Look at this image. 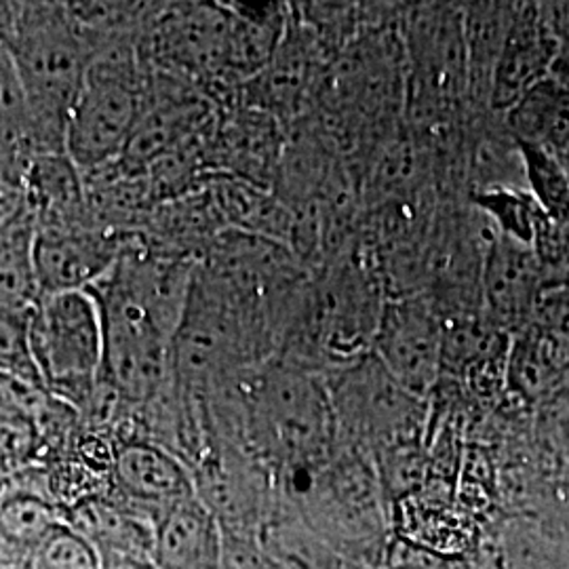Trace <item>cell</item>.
<instances>
[{
    "label": "cell",
    "instance_id": "obj_1",
    "mask_svg": "<svg viewBox=\"0 0 569 569\" xmlns=\"http://www.w3.org/2000/svg\"><path fill=\"white\" fill-rule=\"evenodd\" d=\"M244 401L253 446L284 475L321 467L338 448L326 376L277 357L251 371Z\"/></svg>",
    "mask_w": 569,
    "mask_h": 569
},
{
    "label": "cell",
    "instance_id": "obj_2",
    "mask_svg": "<svg viewBox=\"0 0 569 569\" xmlns=\"http://www.w3.org/2000/svg\"><path fill=\"white\" fill-rule=\"evenodd\" d=\"M399 30L406 51L407 127L432 136L460 124L465 112L475 110L462 4H403Z\"/></svg>",
    "mask_w": 569,
    "mask_h": 569
},
{
    "label": "cell",
    "instance_id": "obj_3",
    "mask_svg": "<svg viewBox=\"0 0 569 569\" xmlns=\"http://www.w3.org/2000/svg\"><path fill=\"white\" fill-rule=\"evenodd\" d=\"M7 44L32 133L63 142L68 112L91 61L79 26L58 9L26 11L13 23Z\"/></svg>",
    "mask_w": 569,
    "mask_h": 569
},
{
    "label": "cell",
    "instance_id": "obj_4",
    "mask_svg": "<svg viewBox=\"0 0 569 569\" xmlns=\"http://www.w3.org/2000/svg\"><path fill=\"white\" fill-rule=\"evenodd\" d=\"M338 448L369 458L407 443H425L427 401L407 392L373 352L326 373Z\"/></svg>",
    "mask_w": 569,
    "mask_h": 569
},
{
    "label": "cell",
    "instance_id": "obj_5",
    "mask_svg": "<svg viewBox=\"0 0 569 569\" xmlns=\"http://www.w3.org/2000/svg\"><path fill=\"white\" fill-rule=\"evenodd\" d=\"M146 96L148 84L131 53L114 47L93 56L66 119L68 159L98 167L121 157L140 121Z\"/></svg>",
    "mask_w": 569,
    "mask_h": 569
},
{
    "label": "cell",
    "instance_id": "obj_6",
    "mask_svg": "<svg viewBox=\"0 0 569 569\" xmlns=\"http://www.w3.org/2000/svg\"><path fill=\"white\" fill-rule=\"evenodd\" d=\"M30 350L41 385L68 399H89L100 387L102 306L91 289L44 293L30 312Z\"/></svg>",
    "mask_w": 569,
    "mask_h": 569
},
{
    "label": "cell",
    "instance_id": "obj_7",
    "mask_svg": "<svg viewBox=\"0 0 569 569\" xmlns=\"http://www.w3.org/2000/svg\"><path fill=\"white\" fill-rule=\"evenodd\" d=\"M443 331L427 293L388 298L371 352L407 392L428 401L443 376Z\"/></svg>",
    "mask_w": 569,
    "mask_h": 569
},
{
    "label": "cell",
    "instance_id": "obj_8",
    "mask_svg": "<svg viewBox=\"0 0 569 569\" xmlns=\"http://www.w3.org/2000/svg\"><path fill=\"white\" fill-rule=\"evenodd\" d=\"M336 56L291 7L283 41L264 70L247 82L249 108L289 124L308 114L321 96Z\"/></svg>",
    "mask_w": 569,
    "mask_h": 569
},
{
    "label": "cell",
    "instance_id": "obj_9",
    "mask_svg": "<svg viewBox=\"0 0 569 569\" xmlns=\"http://www.w3.org/2000/svg\"><path fill=\"white\" fill-rule=\"evenodd\" d=\"M545 289L547 274L533 247L493 230L481 270V302L489 323L510 336L529 326Z\"/></svg>",
    "mask_w": 569,
    "mask_h": 569
},
{
    "label": "cell",
    "instance_id": "obj_10",
    "mask_svg": "<svg viewBox=\"0 0 569 569\" xmlns=\"http://www.w3.org/2000/svg\"><path fill=\"white\" fill-rule=\"evenodd\" d=\"M557 32L549 2H517L515 20L489 87V110L507 114L536 84L547 81L557 60Z\"/></svg>",
    "mask_w": 569,
    "mask_h": 569
},
{
    "label": "cell",
    "instance_id": "obj_11",
    "mask_svg": "<svg viewBox=\"0 0 569 569\" xmlns=\"http://www.w3.org/2000/svg\"><path fill=\"white\" fill-rule=\"evenodd\" d=\"M127 249L100 232L49 228L32 239V270L44 293L91 289L124 258Z\"/></svg>",
    "mask_w": 569,
    "mask_h": 569
},
{
    "label": "cell",
    "instance_id": "obj_12",
    "mask_svg": "<svg viewBox=\"0 0 569 569\" xmlns=\"http://www.w3.org/2000/svg\"><path fill=\"white\" fill-rule=\"evenodd\" d=\"M152 563L157 569H222L224 528L199 493L154 519Z\"/></svg>",
    "mask_w": 569,
    "mask_h": 569
},
{
    "label": "cell",
    "instance_id": "obj_13",
    "mask_svg": "<svg viewBox=\"0 0 569 569\" xmlns=\"http://www.w3.org/2000/svg\"><path fill=\"white\" fill-rule=\"evenodd\" d=\"M164 58L197 77L226 79L230 9L209 4H183L159 23Z\"/></svg>",
    "mask_w": 569,
    "mask_h": 569
},
{
    "label": "cell",
    "instance_id": "obj_14",
    "mask_svg": "<svg viewBox=\"0 0 569 569\" xmlns=\"http://www.w3.org/2000/svg\"><path fill=\"white\" fill-rule=\"evenodd\" d=\"M117 481L122 493L142 507L152 521L183 498L197 493L182 460L148 441L124 443L117 453Z\"/></svg>",
    "mask_w": 569,
    "mask_h": 569
},
{
    "label": "cell",
    "instance_id": "obj_15",
    "mask_svg": "<svg viewBox=\"0 0 569 569\" xmlns=\"http://www.w3.org/2000/svg\"><path fill=\"white\" fill-rule=\"evenodd\" d=\"M569 385V348L538 323L510 336L507 392L523 406H542Z\"/></svg>",
    "mask_w": 569,
    "mask_h": 569
},
{
    "label": "cell",
    "instance_id": "obj_16",
    "mask_svg": "<svg viewBox=\"0 0 569 569\" xmlns=\"http://www.w3.org/2000/svg\"><path fill=\"white\" fill-rule=\"evenodd\" d=\"M515 142L538 146L569 173V84L549 77L536 84L505 114Z\"/></svg>",
    "mask_w": 569,
    "mask_h": 569
},
{
    "label": "cell",
    "instance_id": "obj_17",
    "mask_svg": "<svg viewBox=\"0 0 569 569\" xmlns=\"http://www.w3.org/2000/svg\"><path fill=\"white\" fill-rule=\"evenodd\" d=\"M462 11L470 68V100L477 112H491V77L509 37L517 2H468L462 4Z\"/></svg>",
    "mask_w": 569,
    "mask_h": 569
},
{
    "label": "cell",
    "instance_id": "obj_18",
    "mask_svg": "<svg viewBox=\"0 0 569 569\" xmlns=\"http://www.w3.org/2000/svg\"><path fill=\"white\" fill-rule=\"evenodd\" d=\"M470 204L488 218L496 232L533 247L547 213L523 186H489L468 194Z\"/></svg>",
    "mask_w": 569,
    "mask_h": 569
},
{
    "label": "cell",
    "instance_id": "obj_19",
    "mask_svg": "<svg viewBox=\"0 0 569 569\" xmlns=\"http://www.w3.org/2000/svg\"><path fill=\"white\" fill-rule=\"evenodd\" d=\"M60 526L53 507L37 496L16 493L0 502V542L28 557Z\"/></svg>",
    "mask_w": 569,
    "mask_h": 569
},
{
    "label": "cell",
    "instance_id": "obj_20",
    "mask_svg": "<svg viewBox=\"0 0 569 569\" xmlns=\"http://www.w3.org/2000/svg\"><path fill=\"white\" fill-rule=\"evenodd\" d=\"M523 159L526 186L542 211L555 222L569 224V173L547 150L519 143Z\"/></svg>",
    "mask_w": 569,
    "mask_h": 569
},
{
    "label": "cell",
    "instance_id": "obj_21",
    "mask_svg": "<svg viewBox=\"0 0 569 569\" xmlns=\"http://www.w3.org/2000/svg\"><path fill=\"white\" fill-rule=\"evenodd\" d=\"M533 411L538 448L569 479V385Z\"/></svg>",
    "mask_w": 569,
    "mask_h": 569
},
{
    "label": "cell",
    "instance_id": "obj_22",
    "mask_svg": "<svg viewBox=\"0 0 569 569\" xmlns=\"http://www.w3.org/2000/svg\"><path fill=\"white\" fill-rule=\"evenodd\" d=\"M28 321L30 312L0 310V373L41 387L30 350Z\"/></svg>",
    "mask_w": 569,
    "mask_h": 569
},
{
    "label": "cell",
    "instance_id": "obj_23",
    "mask_svg": "<svg viewBox=\"0 0 569 569\" xmlns=\"http://www.w3.org/2000/svg\"><path fill=\"white\" fill-rule=\"evenodd\" d=\"M30 566L32 569H98L100 557L79 531L63 523L34 550Z\"/></svg>",
    "mask_w": 569,
    "mask_h": 569
},
{
    "label": "cell",
    "instance_id": "obj_24",
    "mask_svg": "<svg viewBox=\"0 0 569 569\" xmlns=\"http://www.w3.org/2000/svg\"><path fill=\"white\" fill-rule=\"evenodd\" d=\"M222 569H277L264 549H258L251 540L224 531V566Z\"/></svg>",
    "mask_w": 569,
    "mask_h": 569
},
{
    "label": "cell",
    "instance_id": "obj_25",
    "mask_svg": "<svg viewBox=\"0 0 569 569\" xmlns=\"http://www.w3.org/2000/svg\"><path fill=\"white\" fill-rule=\"evenodd\" d=\"M98 569H157L152 559L146 557H129V555H98Z\"/></svg>",
    "mask_w": 569,
    "mask_h": 569
}]
</instances>
